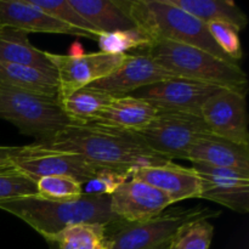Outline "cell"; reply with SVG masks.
<instances>
[{"mask_svg":"<svg viewBox=\"0 0 249 249\" xmlns=\"http://www.w3.org/2000/svg\"><path fill=\"white\" fill-rule=\"evenodd\" d=\"M39 146L60 152L75 153L99 168L130 173L148 165H163L170 160L156 155L134 131L99 123L71 125Z\"/></svg>","mask_w":249,"mask_h":249,"instance_id":"6da1fadb","label":"cell"},{"mask_svg":"<svg viewBox=\"0 0 249 249\" xmlns=\"http://www.w3.org/2000/svg\"><path fill=\"white\" fill-rule=\"evenodd\" d=\"M0 209L23 220L44 238L74 224L119 221L111 212V196L83 195L74 201L53 202L34 195L0 201Z\"/></svg>","mask_w":249,"mask_h":249,"instance_id":"7a4b0ae2","label":"cell"},{"mask_svg":"<svg viewBox=\"0 0 249 249\" xmlns=\"http://www.w3.org/2000/svg\"><path fill=\"white\" fill-rule=\"evenodd\" d=\"M126 10L135 26L153 41L167 40L194 46L219 60L238 65L219 49L206 23L168 0H126Z\"/></svg>","mask_w":249,"mask_h":249,"instance_id":"3957f363","label":"cell"},{"mask_svg":"<svg viewBox=\"0 0 249 249\" xmlns=\"http://www.w3.org/2000/svg\"><path fill=\"white\" fill-rule=\"evenodd\" d=\"M140 51L177 77L247 94V74L240 65L219 60L201 49L157 40Z\"/></svg>","mask_w":249,"mask_h":249,"instance_id":"277c9868","label":"cell"},{"mask_svg":"<svg viewBox=\"0 0 249 249\" xmlns=\"http://www.w3.org/2000/svg\"><path fill=\"white\" fill-rule=\"evenodd\" d=\"M0 118L39 141L73 125L58 100L4 87H0Z\"/></svg>","mask_w":249,"mask_h":249,"instance_id":"5b68a950","label":"cell"},{"mask_svg":"<svg viewBox=\"0 0 249 249\" xmlns=\"http://www.w3.org/2000/svg\"><path fill=\"white\" fill-rule=\"evenodd\" d=\"M207 208L172 209L139 223L117 221L108 225L109 249H169L178 230Z\"/></svg>","mask_w":249,"mask_h":249,"instance_id":"8992f818","label":"cell"},{"mask_svg":"<svg viewBox=\"0 0 249 249\" xmlns=\"http://www.w3.org/2000/svg\"><path fill=\"white\" fill-rule=\"evenodd\" d=\"M209 133L202 117L180 112H158L153 121L136 134L156 155L170 160H186L192 143Z\"/></svg>","mask_w":249,"mask_h":249,"instance_id":"52a82bcc","label":"cell"},{"mask_svg":"<svg viewBox=\"0 0 249 249\" xmlns=\"http://www.w3.org/2000/svg\"><path fill=\"white\" fill-rule=\"evenodd\" d=\"M10 163L36 182L43 177H67L84 185L101 169L75 153L48 150L36 142L22 146Z\"/></svg>","mask_w":249,"mask_h":249,"instance_id":"ba28073f","label":"cell"},{"mask_svg":"<svg viewBox=\"0 0 249 249\" xmlns=\"http://www.w3.org/2000/svg\"><path fill=\"white\" fill-rule=\"evenodd\" d=\"M46 56L56 70L60 101L114 72L124 62L126 53L113 55L99 51L82 56H68L46 51Z\"/></svg>","mask_w":249,"mask_h":249,"instance_id":"9c48e42d","label":"cell"},{"mask_svg":"<svg viewBox=\"0 0 249 249\" xmlns=\"http://www.w3.org/2000/svg\"><path fill=\"white\" fill-rule=\"evenodd\" d=\"M220 88L184 78L162 80L131 92L152 105L158 112H180L201 117V108L206 100Z\"/></svg>","mask_w":249,"mask_h":249,"instance_id":"30bf717a","label":"cell"},{"mask_svg":"<svg viewBox=\"0 0 249 249\" xmlns=\"http://www.w3.org/2000/svg\"><path fill=\"white\" fill-rule=\"evenodd\" d=\"M201 117L212 134L238 145L249 146L246 95L218 89L203 104Z\"/></svg>","mask_w":249,"mask_h":249,"instance_id":"8fae6325","label":"cell"},{"mask_svg":"<svg viewBox=\"0 0 249 249\" xmlns=\"http://www.w3.org/2000/svg\"><path fill=\"white\" fill-rule=\"evenodd\" d=\"M201 180L199 198L215 202L240 214L249 212V173L194 163Z\"/></svg>","mask_w":249,"mask_h":249,"instance_id":"7c38bea8","label":"cell"},{"mask_svg":"<svg viewBox=\"0 0 249 249\" xmlns=\"http://www.w3.org/2000/svg\"><path fill=\"white\" fill-rule=\"evenodd\" d=\"M172 78L179 77L158 65L150 56L143 53H126L124 62L114 72L89 87L114 96H126L141 88Z\"/></svg>","mask_w":249,"mask_h":249,"instance_id":"4fadbf2b","label":"cell"},{"mask_svg":"<svg viewBox=\"0 0 249 249\" xmlns=\"http://www.w3.org/2000/svg\"><path fill=\"white\" fill-rule=\"evenodd\" d=\"M172 204L164 192L136 179H129L111 196V212L125 223L155 218Z\"/></svg>","mask_w":249,"mask_h":249,"instance_id":"5bb4252c","label":"cell"},{"mask_svg":"<svg viewBox=\"0 0 249 249\" xmlns=\"http://www.w3.org/2000/svg\"><path fill=\"white\" fill-rule=\"evenodd\" d=\"M130 179L140 180L155 189L164 192L173 204L190 198H199L201 180L194 168H185L169 163L163 165H148L129 173Z\"/></svg>","mask_w":249,"mask_h":249,"instance_id":"9a60e30c","label":"cell"},{"mask_svg":"<svg viewBox=\"0 0 249 249\" xmlns=\"http://www.w3.org/2000/svg\"><path fill=\"white\" fill-rule=\"evenodd\" d=\"M0 26L11 27L26 33H53L84 36L96 40L87 32L67 26L34 5L31 0H0Z\"/></svg>","mask_w":249,"mask_h":249,"instance_id":"2e32d148","label":"cell"},{"mask_svg":"<svg viewBox=\"0 0 249 249\" xmlns=\"http://www.w3.org/2000/svg\"><path fill=\"white\" fill-rule=\"evenodd\" d=\"M186 160L199 164L249 173V146L238 145L209 133L197 139Z\"/></svg>","mask_w":249,"mask_h":249,"instance_id":"e0dca14e","label":"cell"},{"mask_svg":"<svg viewBox=\"0 0 249 249\" xmlns=\"http://www.w3.org/2000/svg\"><path fill=\"white\" fill-rule=\"evenodd\" d=\"M72 6L94 27L97 34L126 31L135 23L126 10V0H70Z\"/></svg>","mask_w":249,"mask_h":249,"instance_id":"ac0fdd59","label":"cell"},{"mask_svg":"<svg viewBox=\"0 0 249 249\" xmlns=\"http://www.w3.org/2000/svg\"><path fill=\"white\" fill-rule=\"evenodd\" d=\"M157 113V109L147 101L126 95L116 97L95 123L138 133L148 125Z\"/></svg>","mask_w":249,"mask_h":249,"instance_id":"d6986e66","label":"cell"},{"mask_svg":"<svg viewBox=\"0 0 249 249\" xmlns=\"http://www.w3.org/2000/svg\"><path fill=\"white\" fill-rule=\"evenodd\" d=\"M0 61L31 66L56 75V70L46 56V51L32 45L28 33L11 27L0 26Z\"/></svg>","mask_w":249,"mask_h":249,"instance_id":"ffe728a7","label":"cell"},{"mask_svg":"<svg viewBox=\"0 0 249 249\" xmlns=\"http://www.w3.org/2000/svg\"><path fill=\"white\" fill-rule=\"evenodd\" d=\"M0 87L58 100L57 77L31 66L0 61Z\"/></svg>","mask_w":249,"mask_h":249,"instance_id":"44dd1931","label":"cell"},{"mask_svg":"<svg viewBox=\"0 0 249 249\" xmlns=\"http://www.w3.org/2000/svg\"><path fill=\"white\" fill-rule=\"evenodd\" d=\"M116 97L118 96L87 87L61 99L60 105L73 125H82L95 123Z\"/></svg>","mask_w":249,"mask_h":249,"instance_id":"7402d4cb","label":"cell"},{"mask_svg":"<svg viewBox=\"0 0 249 249\" xmlns=\"http://www.w3.org/2000/svg\"><path fill=\"white\" fill-rule=\"evenodd\" d=\"M170 4L203 23L211 22H226L242 31L248 23L245 12L232 0H168Z\"/></svg>","mask_w":249,"mask_h":249,"instance_id":"603a6c76","label":"cell"},{"mask_svg":"<svg viewBox=\"0 0 249 249\" xmlns=\"http://www.w3.org/2000/svg\"><path fill=\"white\" fill-rule=\"evenodd\" d=\"M107 228L99 223L74 224L45 240L57 249H109Z\"/></svg>","mask_w":249,"mask_h":249,"instance_id":"cb8c5ba5","label":"cell"},{"mask_svg":"<svg viewBox=\"0 0 249 249\" xmlns=\"http://www.w3.org/2000/svg\"><path fill=\"white\" fill-rule=\"evenodd\" d=\"M218 214L219 212L207 208L201 215L185 223L178 230L169 249H209L214 235V226L209 219Z\"/></svg>","mask_w":249,"mask_h":249,"instance_id":"d4e9b609","label":"cell"},{"mask_svg":"<svg viewBox=\"0 0 249 249\" xmlns=\"http://www.w3.org/2000/svg\"><path fill=\"white\" fill-rule=\"evenodd\" d=\"M96 40L101 53L113 55H125L129 50H142L153 43L150 36L138 27L126 31L100 34Z\"/></svg>","mask_w":249,"mask_h":249,"instance_id":"484cf974","label":"cell"},{"mask_svg":"<svg viewBox=\"0 0 249 249\" xmlns=\"http://www.w3.org/2000/svg\"><path fill=\"white\" fill-rule=\"evenodd\" d=\"M36 195L53 202H70L83 196V187L67 177H43L36 180Z\"/></svg>","mask_w":249,"mask_h":249,"instance_id":"4316f807","label":"cell"},{"mask_svg":"<svg viewBox=\"0 0 249 249\" xmlns=\"http://www.w3.org/2000/svg\"><path fill=\"white\" fill-rule=\"evenodd\" d=\"M36 195V182L28 175L12 167L11 163L0 167V201Z\"/></svg>","mask_w":249,"mask_h":249,"instance_id":"83f0119b","label":"cell"},{"mask_svg":"<svg viewBox=\"0 0 249 249\" xmlns=\"http://www.w3.org/2000/svg\"><path fill=\"white\" fill-rule=\"evenodd\" d=\"M31 1L62 23L79 31L87 32L96 39L99 36L94 27L72 6L70 0H31Z\"/></svg>","mask_w":249,"mask_h":249,"instance_id":"f1b7e54d","label":"cell"},{"mask_svg":"<svg viewBox=\"0 0 249 249\" xmlns=\"http://www.w3.org/2000/svg\"><path fill=\"white\" fill-rule=\"evenodd\" d=\"M208 32L221 51L233 62L240 65L242 58V44L240 31L232 24L226 22H211L207 24Z\"/></svg>","mask_w":249,"mask_h":249,"instance_id":"f546056e","label":"cell"},{"mask_svg":"<svg viewBox=\"0 0 249 249\" xmlns=\"http://www.w3.org/2000/svg\"><path fill=\"white\" fill-rule=\"evenodd\" d=\"M130 179L129 173L101 168L94 178L82 185L85 196H112L122 185Z\"/></svg>","mask_w":249,"mask_h":249,"instance_id":"4dcf8cb0","label":"cell"},{"mask_svg":"<svg viewBox=\"0 0 249 249\" xmlns=\"http://www.w3.org/2000/svg\"><path fill=\"white\" fill-rule=\"evenodd\" d=\"M22 146H0V167L9 164L11 158L19 152Z\"/></svg>","mask_w":249,"mask_h":249,"instance_id":"1f68e13d","label":"cell"},{"mask_svg":"<svg viewBox=\"0 0 249 249\" xmlns=\"http://www.w3.org/2000/svg\"><path fill=\"white\" fill-rule=\"evenodd\" d=\"M84 49H83L82 44L77 43V41H74V43L71 45L70 48V53H68V56H82L84 55Z\"/></svg>","mask_w":249,"mask_h":249,"instance_id":"d6a6232c","label":"cell"}]
</instances>
